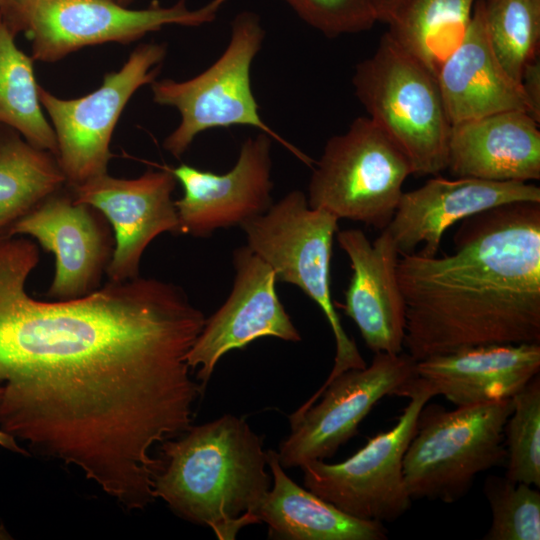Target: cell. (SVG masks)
<instances>
[{
  "label": "cell",
  "mask_w": 540,
  "mask_h": 540,
  "mask_svg": "<svg viewBox=\"0 0 540 540\" xmlns=\"http://www.w3.org/2000/svg\"><path fill=\"white\" fill-rule=\"evenodd\" d=\"M415 365L404 351L374 353L369 366L347 370L317 390L289 416L291 432L277 451L281 466L301 467L332 457L383 397L415 376Z\"/></svg>",
  "instance_id": "cell-12"
},
{
  "label": "cell",
  "mask_w": 540,
  "mask_h": 540,
  "mask_svg": "<svg viewBox=\"0 0 540 540\" xmlns=\"http://www.w3.org/2000/svg\"><path fill=\"white\" fill-rule=\"evenodd\" d=\"M401 0H372L377 21L388 23Z\"/></svg>",
  "instance_id": "cell-31"
},
{
  "label": "cell",
  "mask_w": 540,
  "mask_h": 540,
  "mask_svg": "<svg viewBox=\"0 0 540 540\" xmlns=\"http://www.w3.org/2000/svg\"><path fill=\"white\" fill-rule=\"evenodd\" d=\"M35 267L0 254V429L143 509L156 499L152 448L191 426L204 391L187 354L206 318L180 286L140 276L37 300Z\"/></svg>",
  "instance_id": "cell-1"
},
{
  "label": "cell",
  "mask_w": 540,
  "mask_h": 540,
  "mask_svg": "<svg viewBox=\"0 0 540 540\" xmlns=\"http://www.w3.org/2000/svg\"><path fill=\"white\" fill-rule=\"evenodd\" d=\"M265 31L259 16L243 11L231 23L229 42L216 61L200 74L185 80L162 79L151 83L153 101L176 108L178 126L163 147L182 156L200 133L213 128L247 126L279 142L308 167L315 161L288 142L261 118L251 87V66L262 48Z\"/></svg>",
  "instance_id": "cell-6"
},
{
  "label": "cell",
  "mask_w": 540,
  "mask_h": 540,
  "mask_svg": "<svg viewBox=\"0 0 540 540\" xmlns=\"http://www.w3.org/2000/svg\"><path fill=\"white\" fill-rule=\"evenodd\" d=\"M227 0L189 9L185 0L168 7L129 9L113 0H9L0 17L32 44V58L55 62L86 46L128 44L167 25L199 27L215 20Z\"/></svg>",
  "instance_id": "cell-8"
},
{
  "label": "cell",
  "mask_w": 540,
  "mask_h": 540,
  "mask_svg": "<svg viewBox=\"0 0 540 540\" xmlns=\"http://www.w3.org/2000/svg\"><path fill=\"white\" fill-rule=\"evenodd\" d=\"M446 169L455 178L539 180V123L513 110L452 124Z\"/></svg>",
  "instance_id": "cell-20"
},
{
  "label": "cell",
  "mask_w": 540,
  "mask_h": 540,
  "mask_svg": "<svg viewBox=\"0 0 540 540\" xmlns=\"http://www.w3.org/2000/svg\"><path fill=\"white\" fill-rule=\"evenodd\" d=\"M176 183L169 166H160L134 179L105 173L69 188L77 202L99 211L114 232V251L106 270L110 281L140 276L141 258L148 245L162 233H179L172 199Z\"/></svg>",
  "instance_id": "cell-15"
},
{
  "label": "cell",
  "mask_w": 540,
  "mask_h": 540,
  "mask_svg": "<svg viewBox=\"0 0 540 540\" xmlns=\"http://www.w3.org/2000/svg\"><path fill=\"white\" fill-rule=\"evenodd\" d=\"M273 485L260 504L257 516L268 526V535L280 540H384L381 522L350 516L299 486L281 466L277 451L267 450Z\"/></svg>",
  "instance_id": "cell-22"
},
{
  "label": "cell",
  "mask_w": 540,
  "mask_h": 540,
  "mask_svg": "<svg viewBox=\"0 0 540 540\" xmlns=\"http://www.w3.org/2000/svg\"><path fill=\"white\" fill-rule=\"evenodd\" d=\"M513 399L421 409L403 458L404 481L413 499L454 503L475 477L506 461L504 427Z\"/></svg>",
  "instance_id": "cell-5"
},
{
  "label": "cell",
  "mask_w": 540,
  "mask_h": 540,
  "mask_svg": "<svg viewBox=\"0 0 540 540\" xmlns=\"http://www.w3.org/2000/svg\"><path fill=\"white\" fill-rule=\"evenodd\" d=\"M504 427L507 470L515 483L540 487V377L536 375L513 396Z\"/></svg>",
  "instance_id": "cell-27"
},
{
  "label": "cell",
  "mask_w": 540,
  "mask_h": 540,
  "mask_svg": "<svg viewBox=\"0 0 540 540\" xmlns=\"http://www.w3.org/2000/svg\"><path fill=\"white\" fill-rule=\"evenodd\" d=\"M491 46L508 74L521 84L524 67L538 57L540 0H481Z\"/></svg>",
  "instance_id": "cell-26"
},
{
  "label": "cell",
  "mask_w": 540,
  "mask_h": 540,
  "mask_svg": "<svg viewBox=\"0 0 540 540\" xmlns=\"http://www.w3.org/2000/svg\"><path fill=\"white\" fill-rule=\"evenodd\" d=\"M1 385H0V393H1ZM0 447L7 449L11 452L19 453L27 455L28 452L24 449H22L18 443L16 442V439L9 434L5 433L0 429Z\"/></svg>",
  "instance_id": "cell-32"
},
{
  "label": "cell",
  "mask_w": 540,
  "mask_h": 540,
  "mask_svg": "<svg viewBox=\"0 0 540 540\" xmlns=\"http://www.w3.org/2000/svg\"><path fill=\"white\" fill-rule=\"evenodd\" d=\"M271 139L262 132L247 138L225 173L185 163L169 167L183 188L175 201L179 233L206 238L220 228L241 226L271 207Z\"/></svg>",
  "instance_id": "cell-14"
},
{
  "label": "cell",
  "mask_w": 540,
  "mask_h": 540,
  "mask_svg": "<svg viewBox=\"0 0 540 540\" xmlns=\"http://www.w3.org/2000/svg\"><path fill=\"white\" fill-rule=\"evenodd\" d=\"M453 251L400 255L404 349L416 361L490 344L540 343V202L461 221Z\"/></svg>",
  "instance_id": "cell-2"
},
{
  "label": "cell",
  "mask_w": 540,
  "mask_h": 540,
  "mask_svg": "<svg viewBox=\"0 0 540 540\" xmlns=\"http://www.w3.org/2000/svg\"><path fill=\"white\" fill-rule=\"evenodd\" d=\"M64 185L65 176L52 153L9 127L0 129V240L9 238L21 218Z\"/></svg>",
  "instance_id": "cell-23"
},
{
  "label": "cell",
  "mask_w": 540,
  "mask_h": 540,
  "mask_svg": "<svg viewBox=\"0 0 540 540\" xmlns=\"http://www.w3.org/2000/svg\"><path fill=\"white\" fill-rule=\"evenodd\" d=\"M314 164L309 206L381 231L396 211L405 180L413 175L406 155L368 116L329 138Z\"/></svg>",
  "instance_id": "cell-9"
},
{
  "label": "cell",
  "mask_w": 540,
  "mask_h": 540,
  "mask_svg": "<svg viewBox=\"0 0 540 540\" xmlns=\"http://www.w3.org/2000/svg\"><path fill=\"white\" fill-rule=\"evenodd\" d=\"M336 238L352 269L345 314L373 353L403 352L406 309L397 278L400 254L393 238L386 228L373 242L356 228L338 230Z\"/></svg>",
  "instance_id": "cell-18"
},
{
  "label": "cell",
  "mask_w": 540,
  "mask_h": 540,
  "mask_svg": "<svg viewBox=\"0 0 540 540\" xmlns=\"http://www.w3.org/2000/svg\"><path fill=\"white\" fill-rule=\"evenodd\" d=\"M68 190L47 197L10 232V237H32L54 254L55 274L47 296L56 300L82 297L98 289L115 246L102 214L77 202Z\"/></svg>",
  "instance_id": "cell-16"
},
{
  "label": "cell",
  "mask_w": 540,
  "mask_h": 540,
  "mask_svg": "<svg viewBox=\"0 0 540 540\" xmlns=\"http://www.w3.org/2000/svg\"><path fill=\"white\" fill-rule=\"evenodd\" d=\"M10 538H11L10 535L3 528V526H0V540H2V539H10Z\"/></svg>",
  "instance_id": "cell-33"
},
{
  "label": "cell",
  "mask_w": 540,
  "mask_h": 540,
  "mask_svg": "<svg viewBox=\"0 0 540 540\" xmlns=\"http://www.w3.org/2000/svg\"><path fill=\"white\" fill-rule=\"evenodd\" d=\"M436 78L451 125L505 111L530 114L521 84L504 69L491 46L481 0H475L467 33Z\"/></svg>",
  "instance_id": "cell-21"
},
{
  "label": "cell",
  "mask_w": 540,
  "mask_h": 540,
  "mask_svg": "<svg viewBox=\"0 0 540 540\" xmlns=\"http://www.w3.org/2000/svg\"><path fill=\"white\" fill-rule=\"evenodd\" d=\"M232 290L205 324L187 354L190 369L204 390L218 361L262 337L299 342L301 335L276 292L274 270L247 245L233 252Z\"/></svg>",
  "instance_id": "cell-13"
},
{
  "label": "cell",
  "mask_w": 540,
  "mask_h": 540,
  "mask_svg": "<svg viewBox=\"0 0 540 540\" xmlns=\"http://www.w3.org/2000/svg\"><path fill=\"white\" fill-rule=\"evenodd\" d=\"M119 4H122V5H126L128 2H130L131 0H113Z\"/></svg>",
  "instance_id": "cell-34"
},
{
  "label": "cell",
  "mask_w": 540,
  "mask_h": 540,
  "mask_svg": "<svg viewBox=\"0 0 540 540\" xmlns=\"http://www.w3.org/2000/svg\"><path fill=\"white\" fill-rule=\"evenodd\" d=\"M15 36L0 17V125L56 157V135L42 111L34 59L17 47Z\"/></svg>",
  "instance_id": "cell-25"
},
{
  "label": "cell",
  "mask_w": 540,
  "mask_h": 540,
  "mask_svg": "<svg viewBox=\"0 0 540 540\" xmlns=\"http://www.w3.org/2000/svg\"><path fill=\"white\" fill-rule=\"evenodd\" d=\"M539 371L540 343L469 347L415 365L433 396L442 395L456 407L513 398Z\"/></svg>",
  "instance_id": "cell-19"
},
{
  "label": "cell",
  "mask_w": 540,
  "mask_h": 540,
  "mask_svg": "<svg viewBox=\"0 0 540 540\" xmlns=\"http://www.w3.org/2000/svg\"><path fill=\"white\" fill-rule=\"evenodd\" d=\"M393 395L410 400L394 427L369 439L342 462L316 460L300 467L306 489L359 519L393 522L411 506L403 458L415 433L418 415L434 396L416 374Z\"/></svg>",
  "instance_id": "cell-10"
},
{
  "label": "cell",
  "mask_w": 540,
  "mask_h": 540,
  "mask_svg": "<svg viewBox=\"0 0 540 540\" xmlns=\"http://www.w3.org/2000/svg\"><path fill=\"white\" fill-rule=\"evenodd\" d=\"M9 0H0V9L4 7Z\"/></svg>",
  "instance_id": "cell-35"
},
{
  "label": "cell",
  "mask_w": 540,
  "mask_h": 540,
  "mask_svg": "<svg viewBox=\"0 0 540 540\" xmlns=\"http://www.w3.org/2000/svg\"><path fill=\"white\" fill-rule=\"evenodd\" d=\"M484 494L492 512V523L483 539H540V492L537 487L491 475L485 480Z\"/></svg>",
  "instance_id": "cell-28"
},
{
  "label": "cell",
  "mask_w": 540,
  "mask_h": 540,
  "mask_svg": "<svg viewBox=\"0 0 540 540\" xmlns=\"http://www.w3.org/2000/svg\"><path fill=\"white\" fill-rule=\"evenodd\" d=\"M308 25L326 37L370 29L377 21L372 0H284Z\"/></svg>",
  "instance_id": "cell-29"
},
{
  "label": "cell",
  "mask_w": 540,
  "mask_h": 540,
  "mask_svg": "<svg viewBox=\"0 0 540 540\" xmlns=\"http://www.w3.org/2000/svg\"><path fill=\"white\" fill-rule=\"evenodd\" d=\"M161 450L154 495L175 514L210 527L218 539H234L260 522L257 511L270 489L267 450L244 418L225 414L190 426Z\"/></svg>",
  "instance_id": "cell-3"
},
{
  "label": "cell",
  "mask_w": 540,
  "mask_h": 540,
  "mask_svg": "<svg viewBox=\"0 0 540 540\" xmlns=\"http://www.w3.org/2000/svg\"><path fill=\"white\" fill-rule=\"evenodd\" d=\"M475 0H401L386 32L434 76L464 39Z\"/></svg>",
  "instance_id": "cell-24"
},
{
  "label": "cell",
  "mask_w": 540,
  "mask_h": 540,
  "mask_svg": "<svg viewBox=\"0 0 540 540\" xmlns=\"http://www.w3.org/2000/svg\"><path fill=\"white\" fill-rule=\"evenodd\" d=\"M355 95L408 158L414 176L447 168L451 123L436 76L385 33L352 78Z\"/></svg>",
  "instance_id": "cell-4"
},
{
  "label": "cell",
  "mask_w": 540,
  "mask_h": 540,
  "mask_svg": "<svg viewBox=\"0 0 540 540\" xmlns=\"http://www.w3.org/2000/svg\"><path fill=\"white\" fill-rule=\"evenodd\" d=\"M540 202V188L530 182L490 181L436 176L403 192L386 227L400 255L438 254L446 230L457 222L503 204Z\"/></svg>",
  "instance_id": "cell-17"
},
{
  "label": "cell",
  "mask_w": 540,
  "mask_h": 540,
  "mask_svg": "<svg viewBox=\"0 0 540 540\" xmlns=\"http://www.w3.org/2000/svg\"><path fill=\"white\" fill-rule=\"evenodd\" d=\"M338 219L309 206L307 196L292 190L263 214L240 227L246 245L275 272L277 281L300 288L323 312L334 335V364L324 388L341 373L367 364L344 330L330 289V262Z\"/></svg>",
  "instance_id": "cell-7"
},
{
  "label": "cell",
  "mask_w": 540,
  "mask_h": 540,
  "mask_svg": "<svg viewBox=\"0 0 540 540\" xmlns=\"http://www.w3.org/2000/svg\"><path fill=\"white\" fill-rule=\"evenodd\" d=\"M521 86L530 107L531 116L540 123V60L539 56L523 70Z\"/></svg>",
  "instance_id": "cell-30"
},
{
  "label": "cell",
  "mask_w": 540,
  "mask_h": 540,
  "mask_svg": "<svg viewBox=\"0 0 540 540\" xmlns=\"http://www.w3.org/2000/svg\"><path fill=\"white\" fill-rule=\"evenodd\" d=\"M166 54L165 44L138 46L118 71L105 75L98 89L80 98H58L39 86V100L52 121L56 158L68 188L107 173L118 119L132 95L155 81Z\"/></svg>",
  "instance_id": "cell-11"
}]
</instances>
